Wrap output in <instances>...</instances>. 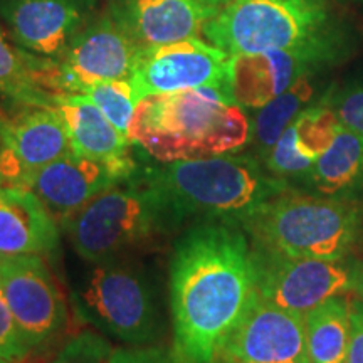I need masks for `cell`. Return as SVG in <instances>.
Wrapping results in <instances>:
<instances>
[{"label": "cell", "mask_w": 363, "mask_h": 363, "mask_svg": "<svg viewBox=\"0 0 363 363\" xmlns=\"http://www.w3.org/2000/svg\"><path fill=\"white\" fill-rule=\"evenodd\" d=\"M256 293L252 247L238 224L203 220L177 239L170 261L174 352L214 363Z\"/></svg>", "instance_id": "obj_1"}, {"label": "cell", "mask_w": 363, "mask_h": 363, "mask_svg": "<svg viewBox=\"0 0 363 363\" xmlns=\"http://www.w3.org/2000/svg\"><path fill=\"white\" fill-rule=\"evenodd\" d=\"M130 140L162 163L225 155L247 143L251 125L233 96L194 88L140 99Z\"/></svg>", "instance_id": "obj_2"}, {"label": "cell", "mask_w": 363, "mask_h": 363, "mask_svg": "<svg viewBox=\"0 0 363 363\" xmlns=\"http://www.w3.org/2000/svg\"><path fill=\"white\" fill-rule=\"evenodd\" d=\"M177 229L189 219L242 224L262 203L284 192L286 180L251 155H217L143 169Z\"/></svg>", "instance_id": "obj_3"}, {"label": "cell", "mask_w": 363, "mask_h": 363, "mask_svg": "<svg viewBox=\"0 0 363 363\" xmlns=\"http://www.w3.org/2000/svg\"><path fill=\"white\" fill-rule=\"evenodd\" d=\"M65 227L74 251L93 264L121 259L177 229L143 170L94 197Z\"/></svg>", "instance_id": "obj_4"}, {"label": "cell", "mask_w": 363, "mask_h": 363, "mask_svg": "<svg viewBox=\"0 0 363 363\" xmlns=\"http://www.w3.org/2000/svg\"><path fill=\"white\" fill-rule=\"evenodd\" d=\"M240 225L257 247L288 256L342 261L360 234V216L348 203L286 189Z\"/></svg>", "instance_id": "obj_5"}, {"label": "cell", "mask_w": 363, "mask_h": 363, "mask_svg": "<svg viewBox=\"0 0 363 363\" xmlns=\"http://www.w3.org/2000/svg\"><path fill=\"white\" fill-rule=\"evenodd\" d=\"M330 27L325 0H227L203 27V38L229 56L337 48Z\"/></svg>", "instance_id": "obj_6"}, {"label": "cell", "mask_w": 363, "mask_h": 363, "mask_svg": "<svg viewBox=\"0 0 363 363\" xmlns=\"http://www.w3.org/2000/svg\"><path fill=\"white\" fill-rule=\"evenodd\" d=\"M79 318L130 347L153 345L163 325L155 289L143 267L125 259L94 264L74 296Z\"/></svg>", "instance_id": "obj_7"}, {"label": "cell", "mask_w": 363, "mask_h": 363, "mask_svg": "<svg viewBox=\"0 0 363 363\" xmlns=\"http://www.w3.org/2000/svg\"><path fill=\"white\" fill-rule=\"evenodd\" d=\"M142 45L135 43L111 16L81 27L57 57L30 56L34 74L54 99L81 94L88 86L108 81H130Z\"/></svg>", "instance_id": "obj_8"}, {"label": "cell", "mask_w": 363, "mask_h": 363, "mask_svg": "<svg viewBox=\"0 0 363 363\" xmlns=\"http://www.w3.org/2000/svg\"><path fill=\"white\" fill-rule=\"evenodd\" d=\"M256 293L283 310L306 316L331 298L352 291V266L252 247Z\"/></svg>", "instance_id": "obj_9"}, {"label": "cell", "mask_w": 363, "mask_h": 363, "mask_svg": "<svg viewBox=\"0 0 363 363\" xmlns=\"http://www.w3.org/2000/svg\"><path fill=\"white\" fill-rule=\"evenodd\" d=\"M229 65V54L199 38L147 45L140 49L130 83L136 101L194 88H217L233 96Z\"/></svg>", "instance_id": "obj_10"}, {"label": "cell", "mask_w": 363, "mask_h": 363, "mask_svg": "<svg viewBox=\"0 0 363 363\" xmlns=\"http://www.w3.org/2000/svg\"><path fill=\"white\" fill-rule=\"evenodd\" d=\"M0 288L34 350L66 330L67 303L43 256L0 254Z\"/></svg>", "instance_id": "obj_11"}, {"label": "cell", "mask_w": 363, "mask_h": 363, "mask_svg": "<svg viewBox=\"0 0 363 363\" xmlns=\"http://www.w3.org/2000/svg\"><path fill=\"white\" fill-rule=\"evenodd\" d=\"M214 363H310L305 316L254 293Z\"/></svg>", "instance_id": "obj_12"}, {"label": "cell", "mask_w": 363, "mask_h": 363, "mask_svg": "<svg viewBox=\"0 0 363 363\" xmlns=\"http://www.w3.org/2000/svg\"><path fill=\"white\" fill-rule=\"evenodd\" d=\"M337 48L315 45L299 49L235 54L230 56V93L240 108L259 110L289 86L335 57Z\"/></svg>", "instance_id": "obj_13"}, {"label": "cell", "mask_w": 363, "mask_h": 363, "mask_svg": "<svg viewBox=\"0 0 363 363\" xmlns=\"http://www.w3.org/2000/svg\"><path fill=\"white\" fill-rule=\"evenodd\" d=\"M227 0H113L111 17L138 43L172 44L203 34Z\"/></svg>", "instance_id": "obj_14"}, {"label": "cell", "mask_w": 363, "mask_h": 363, "mask_svg": "<svg viewBox=\"0 0 363 363\" xmlns=\"http://www.w3.org/2000/svg\"><path fill=\"white\" fill-rule=\"evenodd\" d=\"M123 177L106 163L69 153L35 170L27 189L38 195L59 224H66L86 203L113 187Z\"/></svg>", "instance_id": "obj_15"}, {"label": "cell", "mask_w": 363, "mask_h": 363, "mask_svg": "<svg viewBox=\"0 0 363 363\" xmlns=\"http://www.w3.org/2000/svg\"><path fill=\"white\" fill-rule=\"evenodd\" d=\"M13 43L39 57H57L83 26L78 0H7L2 6Z\"/></svg>", "instance_id": "obj_16"}, {"label": "cell", "mask_w": 363, "mask_h": 363, "mask_svg": "<svg viewBox=\"0 0 363 363\" xmlns=\"http://www.w3.org/2000/svg\"><path fill=\"white\" fill-rule=\"evenodd\" d=\"M54 108L65 121L72 153L110 165L123 179L138 170L128 136L121 133L99 108L83 94L59 96Z\"/></svg>", "instance_id": "obj_17"}, {"label": "cell", "mask_w": 363, "mask_h": 363, "mask_svg": "<svg viewBox=\"0 0 363 363\" xmlns=\"http://www.w3.org/2000/svg\"><path fill=\"white\" fill-rule=\"evenodd\" d=\"M59 227L39 197L27 187L0 189V254H51Z\"/></svg>", "instance_id": "obj_18"}, {"label": "cell", "mask_w": 363, "mask_h": 363, "mask_svg": "<svg viewBox=\"0 0 363 363\" xmlns=\"http://www.w3.org/2000/svg\"><path fill=\"white\" fill-rule=\"evenodd\" d=\"M22 110L4 115V128L26 172V179L57 158L72 153L66 125L54 106L21 104ZM27 185V182H26Z\"/></svg>", "instance_id": "obj_19"}, {"label": "cell", "mask_w": 363, "mask_h": 363, "mask_svg": "<svg viewBox=\"0 0 363 363\" xmlns=\"http://www.w3.org/2000/svg\"><path fill=\"white\" fill-rule=\"evenodd\" d=\"M310 363H347L350 343V301L331 298L305 316Z\"/></svg>", "instance_id": "obj_20"}, {"label": "cell", "mask_w": 363, "mask_h": 363, "mask_svg": "<svg viewBox=\"0 0 363 363\" xmlns=\"http://www.w3.org/2000/svg\"><path fill=\"white\" fill-rule=\"evenodd\" d=\"M363 175V136L342 126L333 143L316 158L306 177L318 192L333 195L350 189Z\"/></svg>", "instance_id": "obj_21"}, {"label": "cell", "mask_w": 363, "mask_h": 363, "mask_svg": "<svg viewBox=\"0 0 363 363\" xmlns=\"http://www.w3.org/2000/svg\"><path fill=\"white\" fill-rule=\"evenodd\" d=\"M313 94H315V88L311 83V74H305L289 86L283 94L259 108L252 125V140L262 158H266L272 145L278 142L284 130L305 110Z\"/></svg>", "instance_id": "obj_22"}, {"label": "cell", "mask_w": 363, "mask_h": 363, "mask_svg": "<svg viewBox=\"0 0 363 363\" xmlns=\"http://www.w3.org/2000/svg\"><path fill=\"white\" fill-rule=\"evenodd\" d=\"M0 94L17 104L54 106L56 99L35 79L29 52L9 43L0 29Z\"/></svg>", "instance_id": "obj_23"}, {"label": "cell", "mask_w": 363, "mask_h": 363, "mask_svg": "<svg viewBox=\"0 0 363 363\" xmlns=\"http://www.w3.org/2000/svg\"><path fill=\"white\" fill-rule=\"evenodd\" d=\"M296 147L303 155L316 162L333 143L335 136L342 128L337 113L328 103L321 101L311 108H305L293 121Z\"/></svg>", "instance_id": "obj_24"}, {"label": "cell", "mask_w": 363, "mask_h": 363, "mask_svg": "<svg viewBox=\"0 0 363 363\" xmlns=\"http://www.w3.org/2000/svg\"><path fill=\"white\" fill-rule=\"evenodd\" d=\"M83 96L93 101L121 133L128 136V130L136 110V98L130 81H108L83 89ZM130 138V136H128Z\"/></svg>", "instance_id": "obj_25"}, {"label": "cell", "mask_w": 363, "mask_h": 363, "mask_svg": "<svg viewBox=\"0 0 363 363\" xmlns=\"http://www.w3.org/2000/svg\"><path fill=\"white\" fill-rule=\"evenodd\" d=\"M266 169L272 175L279 179H291V177H303L306 179L315 165V160L308 158L299 152L296 147V135H294L293 125H289L284 130V133L279 136V140L272 145L264 158Z\"/></svg>", "instance_id": "obj_26"}, {"label": "cell", "mask_w": 363, "mask_h": 363, "mask_svg": "<svg viewBox=\"0 0 363 363\" xmlns=\"http://www.w3.org/2000/svg\"><path fill=\"white\" fill-rule=\"evenodd\" d=\"M113 348L99 331L84 330L62 345L45 363H110Z\"/></svg>", "instance_id": "obj_27"}, {"label": "cell", "mask_w": 363, "mask_h": 363, "mask_svg": "<svg viewBox=\"0 0 363 363\" xmlns=\"http://www.w3.org/2000/svg\"><path fill=\"white\" fill-rule=\"evenodd\" d=\"M35 352L29 340L24 337L0 288V357L7 360H21Z\"/></svg>", "instance_id": "obj_28"}, {"label": "cell", "mask_w": 363, "mask_h": 363, "mask_svg": "<svg viewBox=\"0 0 363 363\" xmlns=\"http://www.w3.org/2000/svg\"><path fill=\"white\" fill-rule=\"evenodd\" d=\"M325 101L337 113L342 126L363 136V86L340 91L333 96L325 98Z\"/></svg>", "instance_id": "obj_29"}, {"label": "cell", "mask_w": 363, "mask_h": 363, "mask_svg": "<svg viewBox=\"0 0 363 363\" xmlns=\"http://www.w3.org/2000/svg\"><path fill=\"white\" fill-rule=\"evenodd\" d=\"M110 363H180L174 348L162 345L113 348Z\"/></svg>", "instance_id": "obj_30"}, {"label": "cell", "mask_w": 363, "mask_h": 363, "mask_svg": "<svg viewBox=\"0 0 363 363\" xmlns=\"http://www.w3.org/2000/svg\"><path fill=\"white\" fill-rule=\"evenodd\" d=\"M26 182V172L11 148L0 113V189L27 187Z\"/></svg>", "instance_id": "obj_31"}, {"label": "cell", "mask_w": 363, "mask_h": 363, "mask_svg": "<svg viewBox=\"0 0 363 363\" xmlns=\"http://www.w3.org/2000/svg\"><path fill=\"white\" fill-rule=\"evenodd\" d=\"M347 363H363V299L350 301V343Z\"/></svg>", "instance_id": "obj_32"}, {"label": "cell", "mask_w": 363, "mask_h": 363, "mask_svg": "<svg viewBox=\"0 0 363 363\" xmlns=\"http://www.w3.org/2000/svg\"><path fill=\"white\" fill-rule=\"evenodd\" d=\"M352 291L363 299V262L352 266Z\"/></svg>", "instance_id": "obj_33"}, {"label": "cell", "mask_w": 363, "mask_h": 363, "mask_svg": "<svg viewBox=\"0 0 363 363\" xmlns=\"http://www.w3.org/2000/svg\"><path fill=\"white\" fill-rule=\"evenodd\" d=\"M11 363H45L44 358L38 355V353L33 352L30 355H27L26 358H21V360H16V362H11Z\"/></svg>", "instance_id": "obj_34"}, {"label": "cell", "mask_w": 363, "mask_h": 363, "mask_svg": "<svg viewBox=\"0 0 363 363\" xmlns=\"http://www.w3.org/2000/svg\"><path fill=\"white\" fill-rule=\"evenodd\" d=\"M12 360H7V358H4V357H0V363H11Z\"/></svg>", "instance_id": "obj_35"}, {"label": "cell", "mask_w": 363, "mask_h": 363, "mask_svg": "<svg viewBox=\"0 0 363 363\" xmlns=\"http://www.w3.org/2000/svg\"><path fill=\"white\" fill-rule=\"evenodd\" d=\"M345 2H348V0H345ZM353 2H363V0H353Z\"/></svg>", "instance_id": "obj_36"}]
</instances>
